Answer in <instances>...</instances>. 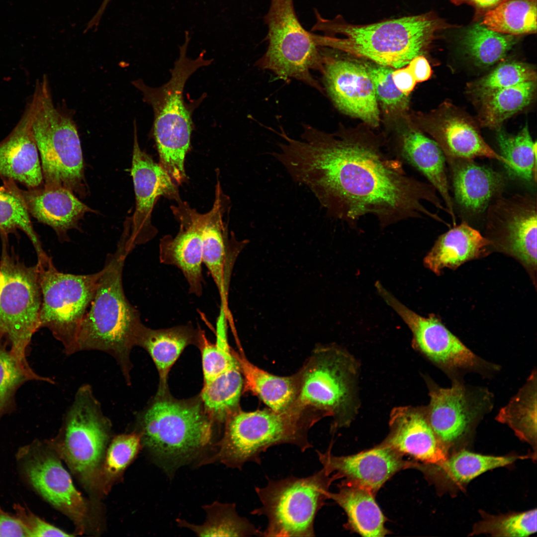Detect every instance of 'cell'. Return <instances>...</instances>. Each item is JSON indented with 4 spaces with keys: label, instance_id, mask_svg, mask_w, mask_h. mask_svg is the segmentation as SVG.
Here are the masks:
<instances>
[{
    "label": "cell",
    "instance_id": "obj_10",
    "mask_svg": "<svg viewBox=\"0 0 537 537\" xmlns=\"http://www.w3.org/2000/svg\"><path fill=\"white\" fill-rule=\"evenodd\" d=\"M298 393L293 406L334 418V429L350 422L355 409V360L335 346L315 349L296 373Z\"/></svg>",
    "mask_w": 537,
    "mask_h": 537
},
{
    "label": "cell",
    "instance_id": "obj_11",
    "mask_svg": "<svg viewBox=\"0 0 537 537\" xmlns=\"http://www.w3.org/2000/svg\"><path fill=\"white\" fill-rule=\"evenodd\" d=\"M264 20L268 27V46L256 65L283 80H297L323 92V88L311 73L323 71L321 47L313 33L300 23L293 0H271Z\"/></svg>",
    "mask_w": 537,
    "mask_h": 537
},
{
    "label": "cell",
    "instance_id": "obj_46",
    "mask_svg": "<svg viewBox=\"0 0 537 537\" xmlns=\"http://www.w3.org/2000/svg\"><path fill=\"white\" fill-rule=\"evenodd\" d=\"M473 526L470 536L488 534L494 537H528L537 532V509L501 515L484 514Z\"/></svg>",
    "mask_w": 537,
    "mask_h": 537
},
{
    "label": "cell",
    "instance_id": "obj_8",
    "mask_svg": "<svg viewBox=\"0 0 537 537\" xmlns=\"http://www.w3.org/2000/svg\"><path fill=\"white\" fill-rule=\"evenodd\" d=\"M111 432L110 421L86 384L77 391L58 434L45 442L88 491L98 494L99 474Z\"/></svg>",
    "mask_w": 537,
    "mask_h": 537
},
{
    "label": "cell",
    "instance_id": "obj_26",
    "mask_svg": "<svg viewBox=\"0 0 537 537\" xmlns=\"http://www.w3.org/2000/svg\"><path fill=\"white\" fill-rule=\"evenodd\" d=\"M17 191L29 214L51 227L64 241L67 238V231L75 228L80 219L90 210L72 191L63 187L44 185L26 190L17 187Z\"/></svg>",
    "mask_w": 537,
    "mask_h": 537
},
{
    "label": "cell",
    "instance_id": "obj_22",
    "mask_svg": "<svg viewBox=\"0 0 537 537\" xmlns=\"http://www.w3.org/2000/svg\"><path fill=\"white\" fill-rule=\"evenodd\" d=\"M430 403L425 410L428 421L434 433L448 450L470 431L482 412L485 397L476 400L459 382L451 387H432Z\"/></svg>",
    "mask_w": 537,
    "mask_h": 537
},
{
    "label": "cell",
    "instance_id": "obj_38",
    "mask_svg": "<svg viewBox=\"0 0 537 537\" xmlns=\"http://www.w3.org/2000/svg\"><path fill=\"white\" fill-rule=\"evenodd\" d=\"M7 343L0 332V419L15 409L16 393L25 383L31 380L54 383L49 378L37 374L28 361L21 360L10 349L8 350Z\"/></svg>",
    "mask_w": 537,
    "mask_h": 537
},
{
    "label": "cell",
    "instance_id": "obj_32",
    "mask_svg": "<svg viewBox=\"0 0 537 537\" xmlns=\"http://www.w3.org/2000/svg\"><path fill=\"white\" fill-rule=\"evenodd\" d=\"M528 456H494L460 450L438 464H420L421 470L428 477L443 483L461 487L480 474L491 469L512 464Z\"/></svg>",
    "mask_w": 537,
    "mask_h": 537
},
{
    "label": "cell",
    "instance_id": "obj_41",
    "mask_svg": "<svg viewBox=\"0 0 537 537\" xmlns=\"http://www.w3.org/2000/svg\"><path fill=\"white\" fill-rule=\"evenodd\" d=\"M17 229L24 232L32 242L37 256L44 254L35 232L26 206L14 181L4 179L0 186V235L7 238Z\"/></svg>",
    "mask_w": 537,
    "mask_h": 537
},
{
    "label": "cell",
    "instance_id": "obj_18",
    "mask_svg": "<svg viewBox=\"0 0 537 537\" xmlns=\"http://www.w3.org/2000/svg\"><path fill=\"white\" fill-rule=\"evenodd\" d=\"M136 127L135 122L131 172L136 205L132 230L126 243L130 252L135 245L145 243L156 235L158 231L152 223L151 217L157 200L161 196L176 202L181 200L178 185L159 163L140 148Z\"/></svg>",
    "mask_w": 537,
    "mask_h": 537
},
{
    "label": "cell",
    "instance_id": "obj_2",
    "mask_svg": "<svg viewBox=\"0 0 537 537\" xmlns=\"http://www.w3.org/2000/svg\"><path fill=\"white\" fill-rule=\"evenodd\" d=\"M311 31L319 47L369 60L377 65L398 69L423 55L444 23L432 13L405 16L379 22L356 25L342 16L331 19L315 11Z\"/></svg>",
    "mask_w": 537,
    "mask_h": 537
},
{
    "label": "cell",
    "instance_id": "obj_14",
    "mask_svg": "<svg viewBox=\"0 0 537 537\" xmlns=\"http://www.w3.org/2000/svg\"><path fill=\"white\" fill-rule=\"evenodd\" d=\"M60 458L45 443L36 440L19 448L16 460L20 473L37 493L74 523L79 534L88 529L90 509L75 488Z\"/></svg>",
    "mask_w": 537,
    "mask_h": 537
},
{
    "label": "cell",
    "instance_id": "obj_20",
    "mask_svg": "<svg viewBox=\"0 0 537 537\" xmlns=\"http://www.w3.org/2000/svg\"><path fill=\"white\" fill-rule=\"evenodd\" d=\"M330 446L325 452L317 450L318 459L329 474L366 487L375 494L396 472L409 468H417L419 462L407 461L395 449L379 444L358 453L336 456Z\"/></svg>",
    "mask_w": 537,
    "mask_h": 537
},
{
    "label": "cell",
    "instance_id": "obj_5",
    "mask_svg": "<svg viewBox=\"0 0 537 537\" xmlns=\"http://www.w3.org/2000/svg\"><path fill=\"white\" fill-rule=\"evenodd\" d=\"M185 38V43L179 47V57L167 83L159 88H152L141 80L132 82L142 92L143 100L154 111L153 135L159 163L178 185L187 180L184 161L190 148L192 123L191 111L183 99L184 87L193 73L212 62L204 59V52L195 59L188 58L186 56L189 40L187 32Z\"/></svg>",
    "mask_w": 537,
    "mask_h": 537
},
{
    "label": "cell",
    "instance_id": "obj_50",
    "mask_svg": "<svg viewBox=\"0 0 537 537\" xmlns=\"http://www.w3.org/2000/svg\"><path fill=\"white\" fill-rule=\"evenodd\" d=\"M392 76L396 88L407 96H409L417 83L407 66L393 70Z\"/></svg>",
    "mask_w": 537,
    "mask_h": 537
},
{
    "label": "cell",
    "instance_id": "obj_37",
    "mask_svg": "<svg viewBox=\"0 0 537 537\" xmlns=\"http://www.w3.org/2000/svg\"><path fill=\"white\" fill-rule=\"evenodd\" d=\"M536 90V81L505 88L479 100V121L483 127L499 128L507 119L528 106Z\"/></svg>",
    "mask_w": 537,
    "mask_h": 537
},
{
    "label": "cell",
    "instance_id": "obj_33",
    "mask_svg": "<svg viewBox=\"0 0 537 537\" xmlns=\"http://www.w3.org/2000/svg\"><path fill=\"white\" fill-rule=\"evenodd\" d=\"M232 353L243 375L245 390L258 396L275 411H284L293 405L298 393L296 373L289 376L275 375L256 366L242 354Z\"/></svg>",
    "mask_w": 537,
    "mask_h": 537
},
{
    "label": "cell",
    "instance_id": "obj_45",
    "mask_svg": "<svg viewBox=\"0 0 537 537\" xmlns=\"http://www.w3.org/2000/svg\"><path fill=\"white\" fill-rule=\"evenodd\" d=\"M536 79V72L529 65L519 62H505L470 84L468 91L480 100L500 90Z\"/></svg>",
    "mask_w": 537,
    "mask_h": 537
},
{
    "label": "cell",
    "instance_id": "obj_52",
    "mask_svg": "<svg viewBox=\"0 0 537 537\" xmlns=\"http://www.w3.org/2000/svg\"><path fill=\"white\" fill-rule=\"evenodd\" d=\"M505 0H451L455 4H468L475 8L477 15H485Z\"/></svg>",
    "mask_w": 537,
    "mask_h": 537
},
{
    "label": "cell",
    "instance_id": "obj_51",
    "mask_svg": "<svg viewBox=\"0 0 537 537\" xmlns=\"http://www.w3.org/2000/svg\"><path fill=\"white\" fill-rule=\"evenodd\" d=\"M406 66L417 83H421L429 80L432 74L430 63L423 55L414 57Z\"/></svg>",
    "mask_w": 537,
    "mask_h": 537
},
{
    "label": "cell",
    "instance_id": "obj_29",
    "mask_svg": "<svg viewBox=\"0 0 537 537\" xmlns=\"http://www.w3.org/2000/svg\"><path fill=\"white\" fill-rule=\"evenodd\" d=\"M338 487L337 492H329V497L345 511L347 528L363 537H381L389 534L384 527L385 518L371 490L345 480Z\"/></svg>",
    "mask_w": 537,
    "mask_h": 537
},
{
    "label": "cell",
    "instance_id": "obj_9",
    "mask_svg": "<svg viewBox=\"0 0 537 537\" xmlns=\"http://www.w3.org/2000/svg\"><path fill=\"white\" fill-rule=\"evenodd\" d=\"M330 475L322 468L307 477L268 479L265 486L256 487L262 505L251 514L264 516L268 521L262 536H315L316 515L329 499L332 483L339 479L335 473Z\"/></svg>",
    "mask_w": 537,
    "mask_h": 537
},
{
    "label": "cell",
    "instance_id": "obj_42",
    "mask_svg": "<svg viewBox=\"0 0 537 537\" xmlns=\"http://www.w3.org/2000/svg\"><path fill=\"white\" fill-rule=\"evenodd\" d=\"M142 447L138 432L120 434L107 448L98 477L99 494H106L122 475Z\"/></svg>",
    "mask_w": 537,
    "mask_h": 537
},
{
    "label": "cell",
    "instance_id": "obj_6",
    "mask_svg": "<svg viewBox=\"0 0 537 537\" xmlns=\"http://www.w3.org/2000/svg\"><path fill=\"white\" fill-rule=\"evenodd\" d=\"M30 105L44 185L79 192L84 178L78 131L71 116L54 105L46 76L36 84Z\"/></svg>",
    "mask_w": 537,
    "mask_h": 537
},
{
    "label": "cell",
    "instance_id": "obj_48",
    "mask_svg": "<svg viewBox=\"0 0 537 537\" xmlns=\"http://www.w3.org/2000/svg\"><path fill=\"white\" fill-rule=\"evenodd\" d=\"M13 508L15 512V516L24 527L29 537L73 536L44 521L20 504H14Z\"/></svg>",
    "mask_w": 537,
    "mask_h": 537
},
{
    "label": "cell",
    "instance_id": "obj_53",
    "mask_svg": "<svg viewBox=\"0 0 537 537\" xmlns=\"http://www.w3.org/2000/svg\"><path fill=\"white\" fill-rule=\"evenodd\" d=\"M111 0H103L101 5L99 6V9L95 13V15L98 17H101L107 6L108 3Z\"/></svg>",
    "mask_w": 537,
    "mask_h": 537
},
{
    "label": "cell",
    "instance_id": "obj_19",
    "mask_svg": "<svg viewBox=\"0 0 537 537\" xmlns=\"http://www.w3.org/2000/svg\"><path fill=\"white\" fill-rule=\"evenodd\" d=\"M171 209L179 227L175 237L167 235L160 240V262L179 269L190 292L200 296L203 284L202 213L182 200L171 206Z\"/></svg>",
    "mask_w": 537,
    "mask_h": 537
},
{
    "label": "cell",
    "instance_id": "obj_21",
    "mask_svg": "<svg viewBox=\"0 0 537 537\" xmlns=\"http://www.w3.org/2000/svg\"><path fill=\"white\" fill-rule=\"evenodd\" d=\"M420 120L423 129L433 138L447 160L487 158L499 161L508 172L511 170L509 162L486 143L473 122L453 107L445 105L422 116Z\"/></svg>",
    "mask_w": 537,
    "mask_h": 537
},
{
    "label": "cell",
    "instance_id": "obj_25",
    "mask_svg": "<svg viewBox=\"0 0 537 537\" xmlns=\"http://www.w3.org/2000/svg\"><path fill=\"white\" fill-rule=\"evenodd\" d=\"M0 177L18 181L28 188L39 187L42 182L30 104L15 127L0 143Z\"/></svg>",
    "mask_w": 537,
    "mask_h": 537
},
{
    "label": "cell",
    "instance_id": "obj_31",
    "mask_svg": "<svg viewBox=\"0 0 537 537\" xmlns=\"http://www.w3.org/2000/svg\"><path fill=\"white\" fill-rule=\"evenodd\" d=\"M201 332L188 324L162 329L143 326L137 346L147 351L158 369L159 395L165 394L168 373L173 364L187 346L199 343Z\"/></svg>",
    "mask_w": 537,
    "mask_h": 537
},
{
    "label": "cell",
    "instance_id": "obj_39",
    "mask_svg": "<svg viewBox=\"0 0 537 537\" xmlns=\"http://www.w3.org/2000/svg\"><path fill=\"white\" fill-rule=\"evenodd\" d=\"M518 36L500 33L482 24L463 33L461 45L465 53L479 66H490L501 60L517 43Z\"/></svg>",
    "mask_w": 537,
    "mask_h": 537
},
{
    "label": "cell",
    "instance_id": "obj_12",
    "mask_svg": "<svg viewBox=\"0 0 537 537\" xmlns=\"http://www.w3.org/2000/svg\"><path fill=\"white\" fill-rule=\"evenodd\" d=\"M0 260V332L10 350L27 361L33 335L40 329L42 293L37 265L27 266L9 249L7 238L1 237Z\"/></svg>",
    "mask_w": 537,
    "mask_h": 537
},
{
    "label": "cell",
    "instance_id": "obj_30",
    "mask_svg": "<svg viewBox=\"0 0 537 537\" xmlns=\"http://www.w3.org/2000/svg\"><path fill=\"white\" fill-rule=\"evenodd\" d=\"M491 242L466 222L441 235L424 259L426 267L436 274L445 268H454L478 257Z\"/></svg>",
    "mask_w": 537,
    "mask_h": 537
},
{
    "label": "cell",
    "instance_id": "obj_28",
    "mask_svg": "<svg viewBox=\"0 0 537 537\" xmlns=\"http://www.w3.org/2000/svg\"><path fill=\"white\" fill-rule=\"evenodd\" d=\"M397 154L398 159L420 172L439 192L453 225H455L453 203L446 172V157L438 144L420 131L410 129L401 135Z\"/></svg>",
    "mask_w": 537,
    "mask_h": 537
},
{
    "label": "cell",
    "instance_id": "obj_47",
    "mask_svg": "<svg viewBox=\"0 0 537 537\" xmlns=\"http://www.w3.org/2000/svg\"><path fill=\"white\" fill-rule=\"evenodd\" d=\"M372 80L376 96L387 112L402 114L408 109L409 98L395 86L392 79L393 68L365 65Z\"/></svg>",
    "mask_w": 537,
    "mask_h": 537
},
{
    "label": "cell",
    "instance_id": "obj_13",
    "mask_svg": "<svg viewBox=\"0 0 537 537\" xmlns=\"http://www.w3.org/2000/svg\"><path fill=\"white\" fill-rule=\"evenodd\" d=\"M42 293L40 328H47L67 354L77 352L80 324L94 297L100 271L77 275L59 271L46 253L36 264Z\"/></svg>",
    "mask_w": 537,
    "mask_h": 537
},
{
    "label": "cell",
    "instance_id": "obj_44",
    "mask_svg": "<svg viewBox=\"0 0 537 537\" xmlns=\"http://www.w3.org/2000/svg\"><path fill=\"white\" fill-rule=\"evenodd\" d=\"M227 307L221 304L216 321L215 344L209 342L201 332L199 343L202 355L204 381L212 379L237 362L227 338Z\"/></svg>",
    "mask_w": 537,
    "mask_h": 537
},
{
    "label": "cell",
    "instance_id": "obj_35",
    "mask_svg": "<svg viewBox=\"0 0 537 537\" xmlns=\"http://www.w3.org/2000/svg\"><path fill=\"white\" fill-rule=\"evenodd\" d=\"M497 420L507 425L521 441L537 448V374L532 372L525 385L502 408Z\"/></svg>",
    "mask_w": 537,
    "mask_h": 537
},
{
    "label": "cell",
    "instance_id": "obj_43",
    "mask_svg": "<svg viewBox=\"0 0 537 537\" xmlns=\"http://www.w3.org/2000/svg\"><path fill=\"white\" fill-rule=\"evenodd\" d=\"M497 140L502 155L510 163V173L527 181L537 178V142H534L526 124L516 135L501 129Z\"/></svg>",
    "mask_w": 537,
    "mask_h": 537
},
{
    "label": "cell",
    "instance_id": "obj_36",
    "mask_svg": "<svg viewBox=\"0 0 537 537\" xmlns=\"http://www.w3.org/2000/svg\"><path fill=\"white\" fill-rule=\"evenodd\" d=\"M206 513L204 523L192 524L178 519V525L187 528L200 537L262 536V532L246 518L240 516L234 503L214 502L203 506Z\"/></svg>",
    "mask_w": 537,
    "mask_h": 537
},
{
    "label": "cell",
    "instance_id": "obj_17",
    "mask_svg": "<svg viewBox=\"0 0 537 537\" xmlns=\"http://www.w3.org/2000/svg\"><path fill=\"white\" fill-rule=\"evenodd\" d=\"M379 294L410 328L415 345L430 360L446 370L470 369L478 367L477 356L433 315L421 316L409 309L378 281Z\"/></svg>",
    "mask_w": 537,
    "mask_h": 537
},
{
    "label": "cell",
    "instance_id": "obj_40",
    "mask_svg": "<svg viewBox=\"0 0 537 537\" xmlns=\"http://www.w3.org/2000/svg\"><path fill=\"white\" fill-rule=\"evenodd\" d=\"M481 24L514 36L536 33L537 0H505L485 14Z\"/></svg>",
    "mask_w": 537,
    "mask_h": 537
},
{
    "label": "cell",
    "instance_id": "obj_23",
    "mask_svg": "<svg viewBox=\"0 0 537 537\" xmlns=\"http://www.w3.org/2000/svg\"><path fill=\"white\" fill-rule=\"evenodd\" d=\"M230 197L219 179L211 209L202 213L203 264L216 284L221 303L226 304L232 261L233 239L229 230Z\"/></svg>",
    "mask_w": 537,
    "mask_h": 537
},
{
    "label": "cell",
    "instance_id": "obj_7",
    "mask_svg": "<svg viewBox=\"0 0 537 537\" xmlns=\"http://www.w3.org/2000/svg\"><path fill=\"white\" fill-rule=\"evenodd\" d=\"M141 443L155 457L178 466L210 443L212 420L197 400L158 398L140 419Z\"/></svg>",
    "mask_w": 537,
    "mask_h": 537
},
{
    "label": "cell",
    "instance_id": "obj_3",
    "mask_svg": "<svg viewBox=\"0 0 537 537\" xmlns=\"http://www.w3.org/2000/svg\"><path fill=\"white\" fill-rule=\"evenodd\" d=\"M128 254L122 240L100 270L94 297L79 329L76 350H98L110 355L129 383L130 355L144 325L123 289L122 272Z\"/></svg>",
    "mask_w": 537,
    "mask_h": 537
},
{
    "label": "cell",
    "instance_id": "obj_34",
    "mask_svg": "<svg viewBox=\"0 0 537 537\" xmlns=\"http://www.w3.org/2000/svg\"><path fill=\"white\" fill-rule=\"evenodd\" d=\"M243 385V375L238 361L215 378L204 381L201 400L212 420L226 422L238 410Z\"/></svg>",
    "mask_w": 537,
    "mask_h": 537
},
{
    "label": "cell",
    "instance_id": "obj_4",
    "mask_svg": "<svg viewBox=\"0 0 537 537\" xmlns=\"http://www.w3.org/2000/svg\"><path fill=\"white\" fill-rule=\"evenodd\" d=\"M308 412L295 406L282 412L269 408L252 412L238 409L226 421L216 452L200 464L218 461L239 469L248 462L261 465L263 453L282 444L295 446L304 452L313 447L308 433L320 418Z\"/></svg>",
    "mask_w": 537,
    "mask_h": 537
},
{
    "label": "cell",
    "instance_id": "obj_24",
    "mask_svg": "<svg viewBox=\"0 0 537 537\" xmlns=\"http://www.w3.org/2000/svg\"><path fill=\"white\" fill-rule=\"evenodd\" d=\"M390 431L381 444L422 463L438 464L447 459L448 450L430 426L425 411L410 407L393 410Z\"/></svg>",
    "mask_w": 537,
    "mask_h": 537
},
{
    "label": "cell",
    "instance_id": "obj_16",
    "mask_svg": "<svg viewBox=\"0 0 537 537\" xmlns=\"http://www.w3.org/2000/svg\"><path fill=\"white\" fill-rule=\"evenodd\" d=\"M489 240L528 267L537 266V204L529 194L498 197L487 208Z\"/></svg>",
    "mask_w": 537,
    "mask_h": 537
},
{
    "label": "cell",
    "instance_id": "obj_27",
    "mask_svg": "<svg viewBox=\"0 0 537 537\" xmlns=\"http://www.w3.org/2000/svg\"><path fill=\"white\" fill-rule=\"evenodd\" d=\"M450 168L454 196L464 210L479 213L502 191L505 180L499 173L478 165L473 160H447Z\"/></svg>",
    "mask_w": 537,
    "mask_h": 537
},
{
    "label": "cell",
    "instance_id": "obj_49",
    "mask_svg": "<svg viewBox=\"0 0 537 537\" xmlns=\"http://www.w3.org/2000/svg\"><path fill=\"white\" fill-rule=\"evenodd\" d=\"M0 537H28L27 532L15 515L5 512L0 507Z\"/></svg>",
    "mask_w": 537,
    "mask_h": 537
},
{
    "label": "cell",
    "instance_id": "obj_1",
    "mask_svg": "<svg viewBox=\"0 0 537 537\" xmlns=\"http://www.w3.org/2000/svg\"><path fill=\"white\" fill-rule=\"evenodd\" d=\"M280 137L272 156L295 183L310 190L330 218L351 227L367 215L382 228L424 216L443 222L424 204L446 211L436 189L407 174L403 162L385 154L375 140L328 134L307 124L300 140L284 131Z\"/></svg>",
    "mask_w": 537,
    "mask_h": 537
},
{
    "label": "cell",
    "instance_id": "obj_15",
    "mask_svg": "<svg viewBox=\"0 0 537 537\" xmlns=\"http://www.w3.org/2000/svg\"><path fill=\"white\" fill-rule=\"evenodd\" d=\"M320 47L324 84L335 106L370 126H378V101L365 64L340 56L335 49Z\"/></svg>",
    "mask_w": 537,
    "mask_h": 537
}]
</instances>
